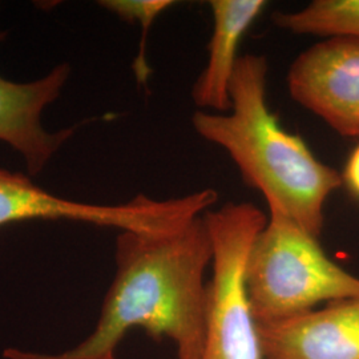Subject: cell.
Masks as SVG:
<instances>
[{
	"label": "cell",
	"mask_w": 359,
	"mask_h": 359,
	"mask_svg": "<svg viewBox=\"0 0 359 359\" xmlns=\"http://www.w3.org/2000/svg\"><path fill=\"white\" fill-rule=\"evenodd\" d=\"M258 327L264 359H359V295Z\"/></svg>",
	"instance_id": "obj_8"
},
{
	"label": "cell",
	"mask_w": 359,
	"mask_h": 359,
	"mask_svg": "<svg viewBox=\"0 0 359 359\" xmlns=\"http://www.w3.org/2000/svg\"><path fill=\"white\" fill-rule=\"evenodd\" d=\"M269 65L262 55H241L231 84V111H197L200 137L231 156L245 182L305 231L321 237L325 204L342 187V175L320 161L301 136L281 127L266 102Z\"/></svg>",
	"instance_id": "obj_2"
},
{
	"label": "cell",
	"mask_w": 359,
	"mask_h": 359,
	"mask_svg": "<svg viewBox=\"0 0 359 359\" xmlns=\"http://www.w3.org/2000/svg\"><path fill=\"white\" fill-rule=\"evenodd\" d=\"M295 103L344 137H359V40L325 39L299 53L287 72Z\"/></svg>",
	"instance_id": "obj_6"
},
{
	"label": "cell",
	"mask_w": 359,
	"mask_h": 359,
	"mask_svg": "<svg viewBox=\"0 0 359 359\" xmlns=\"http://www.w3.org/2000/svg\"><path fill=\"white\" fill-rule=\"evenodd\" d=\"M205 216V215H204ZM169 233L121 231L115 277L93 332L60 353L8 347L6 359H105L133 329L173 341L177 359H201L206 329L205 273L212 240L205 217Z\"/></svg>",
	"instance_id": "obj_1"
},
{
	"label": "cell",
	"mask_w": 359,
	"mask_h": 359,
	"mask_svg": "<svg viewBox=\"0 0 359 359\" xmlns=\"http://www.w3.org/2000/svg\"><path fill=\"white\" fill-rule=\"evenodd\" d=\"M105 359H117V357H116V355H112V357H108V358Z\"/></svg>",
	"instance_id": "obj_13"
},
{
	"label": "cell",
	"mask_w": 359,
	"mask_h": 359,
	"mask_svg": "<svg viewBox=\"0 0 359 359\" xmlns=\"http://www.w3.org/2000/svg\"><path fill=\"white\" fill-rule=\"evenodd\" d=\"M217 201V191L206 188L168 200L139 194L118 205L87 204L52 194L20 173L0 169V228L29 219H68L120 231L169 233L204 216Z\"/></svg>",
	"instance_id": "obj_5"
},
{
	"label": "cell",
	"mask_w": 359,
	"mask_h": 359,
	"mask_svg": "<svg viewBox=\"0 0 359 359\" xmlns=\"http://www.w3.org/2000/svg\"><path fill=\"white\" fill-rule=\"evenodd\" d=\"M269 217L252 245L246 290L258 323L281 321L321 304L359 295V277L323 250L281 208L268 204Z\"/></svg>",
	"instance_id": "obj_3"
},
{
	"label": "cell",
	"mask_w": 359,
	"mask_h": 359,
	"mask_svg": "<svg viewBox=\"0 0 359 359\" xmlns=\"http://www.w3.org/2000/svg\"><path fill=\"white\" fill-rule=\"evenodd\" d=\"M342 179L348 191L359 198V145L348 156Z\"/></svg>",
	"instance_id": "obj_12"
},
{
	"label": "cell",
	"mask_w": 359,
	"mask_h": 359,
	"mask_svg": "<svg viewBox=\"0 0 359 359\" xmlns=\"http://www.w3.org/2000/svg\"><path fill=\"white\" fill-rule=\"evenodd\" d=\"M6 34L0 32V41ZM71 74L69 65L55 67L38 80L19 83L0 76V142L10 145L26 163L28 173H40L76 130L44 128V109L62 93Z\"/></svg>",
	"instance_id": "obj_7"
},
{
	"label": "cell",
	"mask_w": 359,
	"mask_h": 359,
	"mask_svg": "<svg viewBox=\"0 0 359 359\" xmlns=\"http://www.w3.org/2000/svg\"><path fill=\"white\" fill-rule=\"evenodd\" d=\"M105 10L115 13L120 19L132 23H139L142 26V41L139 55L133 63L135 76L139 84H147L148 77L151 75V68L145 59L147 48V36L154 20L170 8L175 1L172 0H104L100 1Z\"/></svg>",
	"instance_id": "obj_11"
},
{
	"label": "cell",
	"mask_w": 359,
	"mask_h": 359,
	"mask_svg": "<svg viewBox=\"0 0 359 359\" xmlns=\"http://www.w3.org/2000/svg\"><path fill=\"white\" fill-rule=\"evenodd\" d=\"M273 22L297 35L359 40V0H314L295 13H273Z\"/></svg>",
	"instance_id": "obj_10"
},
{
	"label": "cell",
	"mask_w": 359,
	"mask_h": 359,
	"mask_svg": "<svg viewBox=\"0 0 359 359\" xmlns=\"http://www.w3.org/2000/svg\"><path fill=\"white\" fill-rule=\"evenodd\" d=\"M264 0H210L213 29L208 63L193 86L194 104L205 112L231 111V84L245 32L261 15Z\"/></svg>",
	"instance_id": "obj_9"
},
{
	"label": "cell",
	"mask_w": 359,
	"mask_h": 359,
	"mask_svg": "<svg viewBox=\"0 0 359 359\" xmlns=\"http://www.w3.org/2000/svg\"><path fill=\"white\" fill-rule=\"evenodd\" d=\"M204 217L213 256L201 359H264L245 277L252 245L268 216L250 203H229L208 210Z\"/></svg>",
	"instance_id": "obj_4"
}]
</instances>
